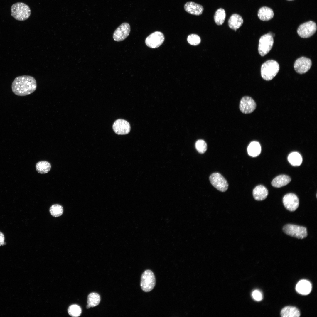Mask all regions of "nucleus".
<instances>
[{
  "mask_svg": "<svg viewBox=\"0 0 317 317\" xmlns=\"http://www.w3.org/2000/svg\"><path fill=\"white\" fill-rule=\"evenodd\" d=\"M37 88L35 78L30 75H24L16 77L11 85L13 92L16 95L23 96L33 92Z\"/></svg>",
  "mask_w": 317,
  "mask_h": 317,
  "instance_id": "obj_1",
  "label": "nucleus"
},
{
  "mask_svg": "<svg viewBox=\"0 0 317 317\" xmlns=\"http://www.w3.org/2000/svg\"><path fill=\"white\" fill-rule=\"evenodd\" d=\"M279 70V66L277 62L273 60H267L261 66L262 77L266 80H271L276 76Z\"/></svg>",
  "mask_w": 317,
  "mask_h": 317,
  "instance_id": "obj_2",
  "label": "nucleus"
},
{
  "mask_svg": "<svg viewBox=\"0 0 317 317\" xmlns=\"http://www.w3.org/2000/svg\"><path fill=\"white\" fill-rule=\"evenodd\" d=\"M11 16L16 19L23 21L28 19L31 14L29 6L22 2H17L13 4L11 8Z\"/></svg>",
  "mask_w": 317,
  "mask_h": 317,
  "instance_id": "obj_3",
  "label": "nucleus"
},
{
  "mask_svg": "<svg viewBox=\"0 0 317 317\" xmlns=\"http://www.w3.org/2000/svg\"><path fill=\"white\" fill-rule=\"evenodd\" d=\"M155 284V277L153 272L149 269L145 270L141 276L140 286L142 290L144 292H149L154 288Z\"/></svg>",
  "mask_w": 317,
  "mask_h": 317,
  "instance_id": "obj_4",
  "label": "nucleus"
},
{
  "mask_svg": "<svg viewBox=\"0 0 317 317\" xmlns=\"http://www.w3.org/2000/svg\"><path fill=\"white\" fill-rule=\"evenodd\" d=\"M284 232L287 235L298 239H303L307 236L306 227L292 224H287L283 228Z\"/></svg>",
  "mask_w": 317,
  "mask_h": 317,
  "instance_id": "obj_5",
  "label": "nucleus"
},
{
  "mask_svg": "<svg viewBox=\"0 0 317 317\" xmlns=\"http://www.w3.org/2000/svg\"><path fill=\"white\" fill-rule=\"evenodd\" d=\"M274 43L273 37L267 33L262 36L259 40L258 52L262 56L267 54L272 48Z\"/></svg>",
  "mask_w": 317,
  "mask_h": 317,
  "instance_id": "obj_6",
  "label": "nucleus"
},
{
  "mask_svg": "<svg viewBox=\"0 0 317 317\" xmlns=\"http://www.w3.org/2000/svg\"><path fill=\"white\" fill-rule=\"evenodd\" d=\"M209 178L211 184L218 190L224 192L228 189V184L227 180L220 173H213L210 176Z\"/></svg>",
  "mask_w": 317,
  "mask_h": 317,
  "instance_id": "obj_7",
  "label": "nucleus"
},
{
  "mask_svg": "<svg viewBox=\"0 0 317 317\" xmlns=\"http://www.w3.org/2000/svg\"><path fill=\"white\" fill-rule=\"evenodd\" d=\"M317 30L316 23L309 21L302 23L299 27L297 32L299 35L303 38H309L313 36Z\"/></svg>",
  "mask_w": 317,
  "mask_h": 317,
  "instance_id": "obj_8",
  "label": "nucleus"
},
{
  "mask_svg": "<svg viewBox=\"0 0 317 317\" xmlns=\"http://www.w3.org/2000/svg\"><path fill=\"white\" fill-rule=\"evenodd\" d=\"M163 34L158 31H155L148 36L146 39V45L151 48H156L160 46L164 40Z\"/></svg>",
  "mask_w": 317,
  "mask_h": 317,
  "instance_id": "obj_9",
  "label": "nucleus"
},
{
  "mask_svg": "<svg viewBox=\"0 0 317 317\" xmlns=\"http://www.w3.org/2000/svg\"><path fill=\"white\" fill-rule=\"evenodd\" d=\"M256 104L254 100L251 97L245 96L241 99L239 104V108L241 111L245 114L252 113L256 109Z\"/></svg>",
  "mask_w": 317,
  "mask_h": 317,
  "instance_id": "obj_10",
  "label": "nucleus"
},
{
  "mask_svg": "<svg viewBox=\"0 0 317 317\" xmlns=\"http://www.w3.org/2000/svg\"><path fill=\"white\" fill-rule=\"evenodd\" d=\"M130 30L129 24L127 23H123L115 30L113 38L115 41L119 42L123 41L129 36Z\"/></svg>",
  "mask_w": 317,
  "mask_h": 317,
  "instance_id": "obj_11",
  "label": "nucleus"
},
{
  "mask_svg": "<svg viewBox=\"0 0 317 317\" xmlns=\"http://www.w3.org/2000/svg\"><path fill=\"white\" fill-rule=\"evenodd\" d=\"M282 201L285 207L290 211H295L299 207V198L294 193H289L286 194L283 197Z\"/></svg>",
  "mask_w": 317,
  "mask_h": 317,
  "instance_id": "obj_12",
  "label": "nucleus"
},
{
  "mask_svg": "<svg viewBox=\"0 0 317 317\" xmlns=\"http://www.w3.org/2000/svg\"><path fill=\"white\" fill-rule=\"evenodd\" d=\"M312 65V62L309 58L302 57L297 59L295 61L294 67L295 71L300 74L307 72L310 69Z\"/></svg>",
  "mask_w": 317,
  "mask_h": 317,
  "instance_id": "obj_13",
  "label": "nucleus"
},
{
  "mask_svg": "<svg viewBox=\"0 0 317 317\" xmlns=\"http://www.w3.org/2000/svg\"><path fill=\"white\" fill-rule=\"evenodd\" d=\"M114 131L119 135H125L128 134L130 131V126L128 122L121 119L116 120L112 126Z\"/></svg>",
  "mask_w": 317,
  "mask_h": 317,
  "instance_id": "obj_14",
  "label": "nucleus"
},
{
  "mask_svg": "<svg viewBox=\"0 0 317 317\" xmlns=\"http://www.w3.org/2000/svg\"><path fill=\"white\" fill-rule=\"evenodd\" d=\"M184 9L188 13L196 16L201 15L204 10L202 5L193 1L186 3L184 5Z\"/></svg>",
  "mask_w": 317,
  "mask_h": 317,
  "instance_id": "obj_15",
  "label": "nucleus"
},
{
  "mask_svg": "<svg viewBox=\"0 0 317 317\" xmlns=\"http://www.w3.org/2000/svg\"><path fill=\"white\" fill-rule=\"evenodd\" d=\"M268 194L266 188L262 185L256 186L253 191V195L254 199L257 201H262L267 197Z\"/></svg>",
  "mask_w": 317,
  "mask_h": 317,
  "instance_id": "obj_16",
  "label": "nucleus"
},
{
  "mask_svg": "<svg viewBox=\"0 0 317 317\" xmlns=\"http://www.w3.org/2000/svg\"><path fill=\"white\" fill-rule=\"evenodd\" d=\"M312 286L310 282L306 280H302L297 284L296 289L299 293L303 295L308 294L311 291Z\"/></svg>",
  "mask_w": 317,
  "mask_h": 317,
  "instance_id": "obj_17",
  "label": "nucleus"
},
{
  "mask_svg": "<svg viewBox=\"0 0 317 317\" xmlns=\"http://www.w3.org/2000/svg\"><path fill=\"white\" fill-rule=\"evenodd\" d=\"M243 23V20L242 17L236 13L232 14L228 21L229 27L235 31L242 26Z\"/></svg>",
  "mask_w": 317,
  "mask_h": 317,
  "instance_id": "obj_18",
  "label": "nucleus"
},
{
  "mask_svg": "<svg viewBox=\"0 0 317 317\" xmlns=\"http://www.w3.org/2000/svg\"><path fill=\"white\" fill-rule=\"evenodd\" d=\"M291 180V178L285 175H279L274 178L272 181V185L275 187L280 188L288 184Z\"/></svg>",
  "mask_w": 317,
  "mask_h": 317,
  "instance_id": "obj_19",
  "label": "nucleus"
},
{
  "mask_svg": "<svg viewBox=\"0 0 317 317\" xmlns=\"http://www.w3.org/2000/svg\"><path fill=\"white\" fill-rule=\"evenodd\" d=\"M257 15L260 20L263 21H267L273 18L274 14L271 9L264 6L259 9Z\"/></svg>",
  "mask_w": 317,
  "mask_h": 317,
  "instance_id": "obj_20",
  "label": "nucleus"
},
{
  "mask_svg": "<svg viewBox=\"0 0 317 317\" xmlns=\"http://www.w3.org/2000/svg\"><path fill=\"white\" fill-rule=\"evenodd\" d=\"M300 312L296 308L288 306L283 308L281 311V315L283 317H298Z\"/></svg>",
  "mask_w": 317,
  "mask_h": 317,
  "instance_id": "obj_21",
  "label": "nucleus"
},
{
  "mask_svg": "<svg viewBox=\"0 0 317 317\" xmlns=\"http://www.w3.org/2000/svg\"><path fill=\"white\" fill-rule=\"evenodd\" d=\"M261 147L259 143L257 141H252L249 145L247 149L248 154L252 157H256L260 154Z\"/></svg>",
  "mask_w": 317,
  "mask_h": 317,
  "instance_id": "obj_22",
  "label": "nucleus"
},
{
  "mask_svg": "<svg viewBox=\"0 0 317 317\" xmlns=\"http://www.w3.org/2000/svg\"><path fill=\"white\" fill-rule=\"evenodd\" d=\"M100 301V297L98 294L95 292L90 293L87 297V308L88 309L91 307H93L97 306Z\"/></svg>",
  "mask_w": 317,
  "mask_h": 317,
  "instance_id": "obj_23",
  "label": "nucleus"
},
{
  "mask_svg": "<svg viewBox=\"0 0 317 317\" xmlns=\"http://www.w3.org/2000/svg\"><path fill=\"white\" fill-rule=\"evenodd\" d=\"M225 18V11L222 8L218 9L215 11L214 16V21L218 25H222L224 22Z\"/></svg>",
  "mask_w": 317,
  "mask_h": 317,
  "instance_id": "obj_24",
  "label": "nucleus"
},
{
  "mask_svg": "<svg viewBox=\"0 0 317 317\" xmlns=\"http://www.w3.org/2000/svg\"><path fill=\"white\" fill-rule=\"evenodd\" d=\"M288 159L289 163L294 166H300L302 162V158L301 155L297 152H293L290 154L288 156Z\"/></svg>",
  "mask_w": 317,
  "mask_h": 317,
  "instance_id": "obj_25",
  "label": "nucleus"
},
{
  "mask_svg": "<svg viewBox=\"0 0 317 317\" xmlns=\"http://www.w3.org/2000/svg\"><path fill=\"white\" fill-rule=\"evenodd\" d=\"M37 171L41 174H45L48 173L50 170V164L46 161H41L38 162L36 166Z\"/></svg>",
  "mask_w": 317,
  "mask_h": 317,
  "instance_id": "obj_26",
  "label": "nucleus"
},
{
  "mask_svg": "<svg viewBox=\"0 0 317 317\" xmlns=\"http://www.w3.org/2000/svg\"><path fill=\"white\" fill-rule=\"evenodd\" d=\"M49 211L53 216L57 217L62 215L63 210V207L61 205L58 204H55L51 206Z\"/></svg>",
  "mask_w": 317,
  "mask_h": 317,
  "instance_id": "obj_27",
  "label": "nucleus"
},
{
  "mask_svg": "<svg viewBox=\"0 0 317 317\" xmlns=\"http://www.w3.org/2000/svg\"><path fill=\"white\" fill-rule=\"evenodd\" d=\"M81 311L80 307L77 305H72L70 306L68 309L69 314L71 316L74 317L80 316Z\"/></svg>",
  "mask_w": 317,
  "mask_h": 317,
  "instance_id": "obj_28",
  "label": "nucleus"
},
{
  "mask_svg": "<svg viewBox=\"0 0 317 317\" xmlns=\"http://www.w3.org/2000/svg\"><path fill=\"white\" fill-rule=\"evenodd\" d=\"M195 147L199 153L203 154L205 153L207 150V144L204 140H199L195 143Z\"/></svg>",
  "mask_w": 317,
  "mask_h": 317,
  "instance_id": "obj_29",
  "label": "nucleus"
},
{
  "mask_svg": "<svg viewBox=\"0 0 317 317\" xmlns=\"http://www.w3.org/2000/svg\"><path fill=\"white\" fill-rule=\"evenodd\" d=\"M187 41L190 44L193 45H197L200 43L201 39L198 35L193 34L188 36Z\"/></svg>",
  "mask_w": 317,
  "mask_h": 317,
  "instance_id": "obj_30",
  "label": "nucleus"
},
{
  "mask_svg": "<svg viewBox=\"0 0 317 317\" xmlns=\"http://www.w3.org/2000/svg\"><path fill=\"white\" fill-rule=\"evenodd\" d=\"M252 296L253 299L257 301H261L263 298L262 293L260 291L257 290H255L253 291Z\"/></svg>",
  "mask_w": 317,
  "mask_h": 317,
  "instance_id": "obj_31",
  "label": "nucleus"
},
{
  "mask_svg": "<svg viewBox=\"0 0 317 317\" xmlns=\"http://www.w3.org/2000/svg\"><path fill=\"white\" fill-rule=\"evenodd\" d=\"M5 238L3 234L0 231V246L4 245Z\"/></svg>",
  "mask_w": 317,
  "mask_h": 317,
  "instance_id": "obj_32",
  "label": "nucleus"
},
{
  "mask_svg": "<svg viewBox=\"0 0 317 317\" xmlns=\"http://www.w3.org/2000/svg\"><path fill=\"white\" fill-rule=\"evenodd\" d=\"M268 33L270 34V35L273 37L274 36L275 34H274V33H272L271 32H269V33Z\"/></svg>",
  "mask_w": 317,
  "mask_h": 317,
  "instance_id": "obj_33",
  "label": "nucleus"
},
{
  "mask_svg": "<svg viewBox=\"0 0 317 317\" xmlns=\"http://www.w3.org/2000/svg\"></svg>",
  "mask_w": 317,
  "mask_h": 317,
  "instance_id": "obj_34",
  "label": "nucleus"
}]
</instances>
